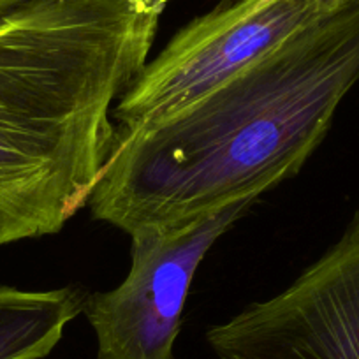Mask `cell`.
I'll list each match as a JSON object with an SVG mask.
<instances>
[{"label": "cell", "mask_w": 359, "mask_h": 359, "mask_svg": "<svg viewBox=\"0 0 359 359\" xmlns=\"http://www.w3.org/2000/svg\"><path fill=\"white\" fill-rule=\"evenodd\" d=\"M172 0H27L0 16V247L88 206L118 140L113 108Z\"/></svg>", "instance_id": "obj_2"}, {"label": "cell", "mask_w": 359, "mask_h": 359, "mask_svg": "<svg viewBox=\"0 0 359 359\" xmlns=\"http://www.w3.org/2000/svg\"><path fill=\"white\" fill-rule=\"evenodd\" d=\"M358 81L355 2L172 115L118 133L86 208L134 236L257 201L298 175Z\"/></svg>", "instance_id": "obj_1"}, {"label": "cell", "mask_w": 359, "mask_h": 359, "mask_svg": "<svg viewBox=\"0 0 359 359\" xmlns=\"http://www.w3.org/2000/svg\"><path fill=\"white\" fill-rule=\"evenodd\" d=\"M219 359H359V212L289 287L206 331Z\"/></svg>", "instance_id": "obj_5"}, {"label": "cell", "mask_w": 359, "mask_h": 359, "mask_svg": "<svg viewBox=\"0 0 359 359\" xmlns=\"http://www.w3.org/2000/svg\"><path fill=\"white\" fill-rule=\"evenodd\" d=\"M254 203L130 236L127 277L115 289L90 292L83 310L95 333L97 358L175 359L185 303L203 259Z\"/></svg>", "instance_id": "obj_4"}, {"label": "cell", "mask_w": 359, "mask_h": 359, "mask_svg": "<svg viewBox=\"0 0 359 359\" xmlns=\"http://www.w3.org/2000/svg\"><path fill=\"white\" fill-rule=\"evenodd\" d=\"M330 15L326 0H222L148 60L113 108V122L118 133L158 122Z\"/></svg>", "instance_id": "obj_3"}, {"label": "cell", "mask_w": 359, "mask_h": 359, "mask_svg": "<svg viewBox=\"0 0 359 359\" xmlns=\"http://www.w3.org/2000/svg\"><path fill=\"white\" fill-rule=\"evenodd\" d=\"M90 291L69 284L48 291L0 285V359H43L81 316Z\"/></svg>", "instance_id": "obj_6"}, {"label": "cell", "mask_w": 359, "mask_h": 359, "mask_svg": "<svg viewBox=\"0 0 359 359\" xmlns=\"http://www.w3.org/2000/svg\"><path fill=\"white\" fill-rule=\"evenodd\" d=\"M27 0H0V16L6 15V13L13 11L15 8L22 6Z\"/></svg>", "instance_id": "obj_7"}]
</instances>
